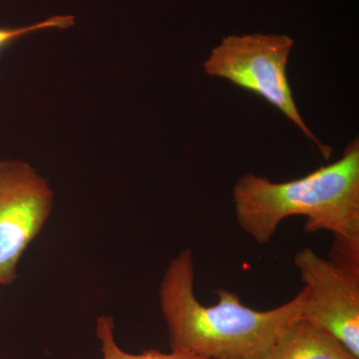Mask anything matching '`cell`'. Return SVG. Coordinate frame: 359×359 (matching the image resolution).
<instances>
[{"label": "cell", "instance_id": "6", "mask_svg": "<svg viewBox=\"0 0 359 359\" xmlns=\"http://www.w3.org/2000/svg\"><path fill=\"white\" fill-rule=\"evenodd\" d=\"M264 359H358L334 337L299 318L278 335Z\"/></svg>", "mask_w": 359, "mask_h": 359}, {"label": "cell", "instance_id": "5", "mask_svg": "<svg viewBox=\"0 0 359 359\" xmlns=\"http://www.w3.org/2000/svg\"><path fill=\"white\" fill-rule=\"evenodd\" d=\"M294 264L304 283L302 318L334 337L359 359V275L306 248Z\"/></svg>", "mask_w": 359, "mask_h": 359}, {"label": "cell", "instance_id": "7", "mask_svg": "<svg viewBox=\"0 0 359 359\" xmlns=\"http://www.w3.org/2000/svg\"><path fill=\"white\" fill-rule=\"evenodd\" d=\"M114 332L115 321L112 316H102L97 320L96 334L100 340L103 359H205L190 353H164L156 349L138 354L126 353L116 342Z\"/></svg>", "mask_w": 359, "mask_h": 359}, {"label": "cell", "instance_id": "8", "mask_svg": "<svg viewBox=\"0 0 359 359\" xmlns=\"http://www.w3.org/2000/svg\"><path fill=\"white\" fill-rule=\"evenodd\" d=\"M74 25L75 18L73 15H54L35 25L23 27L0 28V52L7 45L30 33L46 29H67Z\"/></svg>", "mask_w": 359, "mask_h": 359}, {"label": "cell", "instance_id": "4", "mask_svg": "<svg viewBox=\"0 0 359 359\" xmlns=\"http://www.w3.org/2000/svg\"><path fill=\"white\" fill-rule=\"evenodd\" d=\"M53 192L28 163L0 161V287L18 278L21 257L46 224Z\"/></svg>", "mask_w": 359, "mask_h": 359}, {"label": "cell", "instance_id": "2", "mask_svg": "<svg viewBox=\"0 0 359 359\" xmlns=\"http://www.w3.org/2000/svg\"><path fill=\"white\" fill-rule=\"evenodd\" d=\"M190 249L169 264L160 285V306L175 353L205 359H264L285 327L302 316L304 290L269 311L245 306L235 292L218 290V302L204 306L194 290Z\"/></svg>", "mask_w": 359, "mask_h": 359}, {"label": "cell", "instance_id": "3", "mask_svg": "<svg viewBox=\"0 0 359 359\" xmlns=\"http://www.w3.org/2000/svg\"><path fill=\"white\" fill-rule=\"evenodd\" d=\"M292 46L294 40L287 35H231L224 37L212 51L205 61L204 69L210 76L229 80L278 108L328 160L332 147L316 138L295 105L287 76V60Z\"/></svg>", "mask_w": 359, "mask_h": 359}, {"label": "cell", "instance_id": "1", "mask_svg": "<svg viewBox=\"0 0 359 359\" xmlns=\"http://www.w3.org/2000/svg\"><path fill=\"white\" fill-rule=\"evenodd\" d=\"M233 196L238 224L257 244H268L283 219L304 216L306 233L334 235L330 261L359 275L358 138L339 161L302 178L273 183L245 175Z\"/></svg>", "mask_w": 359, "mask_h": 359}]
</instances>
